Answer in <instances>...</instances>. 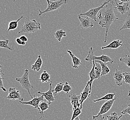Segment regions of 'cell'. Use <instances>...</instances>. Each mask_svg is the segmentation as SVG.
Wrapping results in <instances>:
<instances>
[{"label": "cell", "mask_w": 130, "mask_h": 120, "mask_svg": "<svg viewBox=\"0 0 130 120\" xmlns=\"http://www.w3.org/2000/svg\"><path fill=\"white\" fill-rule=\"evenodd\" d=\"M114 5L113 0H111L109 3L107 4L106 7V11L104 15H102V12L100 11V14L98 18L99 19V25L102 27L106 28L105 39L104 43H106L107 40L108 33L109 30L110 26L113 23L115 22L118 20H122L116 17L114 12Z\"/></svg>", "instance_id": "6da1fadb"}, {"label": "cell", "mask_w": 130, "mask_h": 120, "mask_svg": "<svg viewBox=\"0 0 130 120\" xmlns=\"http://www.w3.org/2000/svg\"><path fill=\"white\" fill-rule=\"evenodd\" d=\"M41 29V24L35 20H30V18L27 16L25 19V22L22 26L21 29L18 32V34H20L23 33H31L36 32L38 30Z\"/></svg>", "instance_id": "7a4b0ae2"}, {"label": "cell", "mask_w": 130, "mask_h": 120, "mask_svg": "<svg viewBox=\"0 0 130 120\" xmlns=\"http://www.w3.org/2000/svg\"><path fill=\"white\" fill-rule=\"evenodd\" d=\"M29 73L30 72L29 70L28 69H26L24 71V73L22 76L21 78H16V80L18 82H20V85H21L22 88L27 91L29 94L30 96V98L32 99L33 98H32V96L31 95L30 90H33V87L30 84L29 80Z\"/></svg>", "instance_id": "3957f363"}, {"label": "cell", "mask_w": 130, "mask_h": 120, "mask_svg": "<svg viewBox=\"0 0 130 120\" xmlns=\"http://www.w3.org/2000/svg\"><path fill=\"white\" fill-rule=\"evenodd\" d=\"M47 2L48 3V7L46 9L43 11L39 9V13L38 15L39 16L45 13L53 12L59 9L65 4H67L68 3V0H54L53 1L47 0Z\"/></svg>", "instance_id": "277c9868"}, {"label": "cell", "mask_w": 130, "mask_h": 120, "mask_svg": "<svg viewBox=\"0 0 130 120\" xmlns=\"http://www.w3.org/2000/svg\"><path fill=\"white\" fill-rule=\"evenodd\" d=\"M111 0H106L103 3V4L98 7L97 8H92L87 12L85 13H81L78 15V16H85L88 17L90 18L91 19H92L95 21H97V14L100 10L104 8H106L107 4L109 3Z\"/></svg>", "instance_id": "5b68a950"}, {"label": "cell", "mask_w": 130, "mask_h": 120, "mask_svg": "<svg viewBox=\"0 0 130 120\" xmlns=\"http://www.w3.org/2000/svg\"><path fill=\"white\" fill-rule=\"evenodd\" d=\"M85 60L86 61H90L92 62L93 60H98L103 62V63H113L114 62V60L111 59V58L108 55H103L99 56H95L94 55V52L93 50V48L91 47L90 50L89 51V54L86 57Z\"/></svg>", "instance_id": "8992f818"}, {"label": "cell", "mask_w": 130, "mask_h": 120, "mask_svg": "<svg viewBox=\"0 0 130 120\" xmlns=\"http://www.w3.org/2000/svg\"><path fill=\"white\" fill-rule=\"evenodd\" d=\"M8 95L6 97L8 99L10 100H17L18 99L20 101H23L24 99L22 98L20 91L17 90L15 88L11 87L8 90Z\"/></svg>", "instance_id": "52a82bcc"}, {"label": "cell", "mask_w": 130, "mask_h": 120, "mask_svg": "<svg viewBox=\"0 0 130 120\" xmlns=\"http://www.w3.org/2000/svg\"><path fill=\"white\" fill-rule=\"evenodd\" d=\"M50 89L48 91L46 92H41L40 91L38 92V93L39 94H41L43 96L44 98H45V99L47 100L48 102L50 104H51L55 100V96L53 95V92H54V90L52 89V82H50Z\"/></svg>", "instance_id": "ba28073f"}, {"label": "cell", "mask_w": 130, "mask_h": 120, "mask_svg": "<svg viewBox=\"0 0 130 120\" xmlns=\"http://www.w3.org/2000/svg\"><path fill=\"white\" fill-rule=\"evenodd\" d=\"M68 97L69 98L70 102L72 105V111H74L77 108L81 107L80 103L81 95L78 96L75 93H72V94L69 95Z\"/></svg>", "instance_id": "9c48e42d"}, {"label": "cell", "mask_w": 130, "mask_h": 120, "mask_svg": "<svg viewBox=\"0 0 130 120\" xmlns=\"http://www.w3.org/2000/svg\"><path fill=\"white\" fill-rule=\"evenodd\" d=\"M115 1L116 3V6L114 7V9L117 10L121 14H125V13H127L130 10V6L129 3H123L120 2L119 3H118L116 0Z\"/></svg>", "instance_id": "30bf717a"}, {"label": "cell", "mask_w": 130, "mask_h": 120, "mask_svg": "<svg viewBox=\"0 0 130 120\" xmlns=\"http://www.w3.org/2000/svg\"><path fill=\"white\" fill-rule=\"evenodd\" d=\"M44 97L43 95L41 96L40 97H36L34 95V98L30 101H29L27 102H23V101H20V102L21 103L24 104H27V105H30L32 106L33 107L35 108L36 109H39V105L40 104L41 102L43 101Z\"/></svg>", "instance_id": "8fae6325"}, {"label": "cell", "mask_w": 130, "mask_h": 120, "mask_svg": "<svg viewBox=\"0 0 130 120\" xmlns=\"http://www.w3.org/2000/svg\"><path fill=\"white\" fill-rule=\"evenodd\" d=\"M78 19L80 22V26L82 29H88L93 27L94 25L92 22L90 20V18L85 16L83 17L82 16H78Z\"/></svg>", "instance_id": "7c38bea8"}, {"label": "cell", "mask_w": 130, "mask_h": 120, "mask_svg": "<svg viewBox=\"0 0 130 120\" xmlns=\"http://www.w3.org/2000/svg\"><path fill=\"white\" fill-rule=\"evenodd\" d=\"M116 98H114L112 100H109V101H107L101 108L100 111L98 113V114L101 115H103V114H106V113L108 112L111 110V108L113 106V104L115 102Z\"/></svg>", "instance_id": "4fadbf2b"}, {"label": "cell", "mask_w": 130, "mask_h": 120, "mask_svg": "<svg viewBox=\"0 0 130 120\" xmlns=\"http://www.w3.org/2000/svg\"><path fill=\"white\" fill-rule=\"evenodd\" d=\"M93 63L92 68L91 70H90V73H89V75L90 78V80L89 81H88L87 83H86V85L85 86H89L90 87V92H91V90H92V83L95 80L97 79V76L95 73V60H93L92 61Z\"/></svg>", "instance_id": "5bb4252c"}, {"label": "cell", "mask_w": 130, "mask_h": 120, "mask_svg": "<svg viewBox=\"0 0 130 120\" xmlns=\"http://www.w3.org/2000/svg\"><path fill=\"white\" fill-rule=\"evenodd\" d=\"M91 92H90V87L89 86H85V89L81 93V99H80V103L81 106L82 108L83 103L87 99L90 98Z\"/></svg>", "instance_id": "9a60e30c"}, {"label": "cell", "mask_w": 130, "mask_h": 120, "mask_svg": "<svg viewBox=\"0 0 130 120\" xmlns=\"http://www.w3.org/2000/svg\"><path fill=\"white\" fill-rule=\"evenodd\" d=\"M113 77L115 79V82L118 86H121L123 84V80L124 79L123 73L120 70L116 69L115 73L113 74Z\"/></svg>", "instance_id": "2e32d148"}, {"label": "cell", "mask_w": 130, "mask_h": 120, "mask_svg": "<svg viewBox=\"0 0 130 120\" xmlns=\"http://www.w3.org/2000/svg\"><path fill=\"white\" fill-rule=\"evenodd\" d=\"M67 52L69 54L70 56L72 57V61H73V64H72V67L74 68H78L79 66L82 64V61L79 59L78 57H77L76 55L72 52L71 50H67Z\"/></svg>", "instance_id": "e0dca14e"}, {"label": "cell", "mask_w": 130, "mask_h": 120, "mask_svg": "<svg viewBox=\"0 0 130 120\" xmlns=\"http://www.w3.org/2000/svg\"><path fill=\"white\" fill-rule=\"evenodd\" d=\"M123 43L122 41L120 40H113L108 45L106 46H103L101 48L102 50H104L106 49H117L120 46H123Z\"/></svg>", "instance_id": "ac0fdd59"}, {"label": "cell", "mask_w": 130, "mask_h": 120, "mask_svg": "<svg viewBox=\"0 0 130 120\" xmlns=\"http://www.w3.org/2000/svg\"><path fill=\"white\" fill-rule=\"evenodd\" d=\"M50 104L48 102H41L40 104L39 105V114L40 115V118L39 120L42 119V118L44 117V111L45 110H48L49 108V105Z\"/></svg>", "instance_id": "d6986e66"}, {"label": "cell", "mask_w": 130, "mask_h": 120, "mask_svg": "<svg viewBox=\"0 0 130 120\" xmlns=\"http://www.w3.org/2000/svg\"><path fill=\"white\" fill-rule=\"evenodd\" d=\"M43 61L41 55L38 56V59L36 62L31 66V69L35 71H39L43 65Z\"/></svg>", "instance_id": "ffe728a7"}, {"label": "cell", "mask_w": 130, "mask_h": 120, "mask_svg": "<svg viewBox=\"0 0 130 120\" xmlns=\"http://www.w3.org/2000/svg\"><path fill=\"white\" fill-rule=\"evenodd\" d=\"M95 63H99L100 65L101 66V67H102V74H101V76H103V75H107L110 72V69L107 66V63H103V62H102L101 61H98V60H95Z\"/></svg>", "instance_id": "44dd1931"}, {"label": "cell", "mask_w": 130, "mask_h": 120, "mask_svg": "<svg viewBox=\"0 0 130 120\" xmlns=\"http://www.w3.org/2000/svg\"><path fill=\"white\" fill-rule=\"evenodd\" d=\"M23 16H22L20 17L18 20H16V21L15 20L12 21L9 23L7 32L8 33L10 31L16 30L18 26V23L22 19H23Z\"/></svg>", "instance_id": "7402d4cb"}, {"label": "cell", "mask_w": 130, "mask_h": 120, "mask_svg": "<svg viewBox=\"0 0 130 120\" xmlns=\"http://www.w3.org/2000/svg\"><path fill=\"white\" fill-rule=\"evenodd\" d=\"M42 83H47L48 81H51L50 80V75L46 71H43V73L40 75L39 79L38 80Z\"/></svg>", "instance_id": "603a6c76"}, {"label": "cell", "mask_w": 130, "mask_h": 120, "mask_svg": "<svg viewBox=\"0 0 130 120\" xmlns=\"http://www.w3.org/2000/svg\"><path fill=\"white\" fill-rule=\"evenodd\" d=\"M55 39H57L58 41L60 42L63 37H67V33L63 29L58 30L55 33Z\"/></svg>", "instance_id": "cb8c5ba5"}, {"label": "cell", "mask_w": 130, "mask_h": 120, "mask_svg": "<svg viewBox=\"0 0 130 120\" xmlns=\"http://www.w3.org/2000/svg\"><path fill=\"white\" fill-rule=\"evenodd\" d=\"M115 93H108L106 94V95L103 96L102 98H98V99L93 100L94 102H97L99 101H101L102 100H107V101H109V100H112L113 99L115 98Z\"/></svg>", "instance_id": "d4e9b609"}, {"label": "cell", "mask_w": 130, "mask_h": 120, "mask_svg": "<svg viewBox=\"0 0 130 120\" xmlns=\"http://www.w3.org/2000/svg\"><path fill=\"white\" fill-rule=\"evenodd\" d=\"M95 73L97 76V79L100 80L101 79V74L102 72V68L99 63H95Z\"/></svg>", "instance_id": "484cf974"}, {"label": "cell", "mask_w": 130, "mask_h": 120, "mask_svg": "<svg viewBox=\"0 0 130 120\" xmlns=\"http://www.w3.org/2000/svg\"><path fill=\"white\" fill-rule=\"evenodd\" d=\"M9 41L8 39H6L4 40H0V47L3 48L7 49L9 50H14L13 48H12L8 46Z\"/></svg>", "instance_id": "4316f807"}, {"label": "cell", "mask_w": 130, "mask_h": 120, "mask_svg": "<svg viewBox=\"0 0 130 120\" xmlns=\"http://www.w3.org/2000/svg\"><path fill=\"white\" fill-rule=\"evenodd\" d=\"M130 29V13H129L128 14L126 20L124 23L122 27L120 29V30H124V29Z\"/></svg>", "instance_id": "83f0119b"}, {"label": "cell", "mask_w": 130, "mask_h": 120, "mask_svg": "<svg viewBox=\"0 0 130 120\" xmlns=\"http://www.w3.org/2000/svg\"><path fill=\"white\" fill-rule=\"evenodd\" d=\"M123 115L119 116L118 115L117 113L115 112L112 113V114L110 115H107V119L106 120H120V119L123 116Z\"/></svg>", "instance_id": "f1b7e54d"}, {"label": "cell", "mask_w": 130, "mask_h": 120, "mask_svg": "<svg viewBox=\"0 0 130 120\" xmlns=\"http://www.w3.org/2000/svg\"><path fill=\"white\" fill-rule=\"evenodd\" d=\"M82 108L79 107L73 111V115L71 120H74L76 118L78 117V116L82 113Z\"/></svg>", "instance_id": "f546056e"}, {"label": "cell", "mask_w": 130, "mask_h": 120, "mask_svg": "<svg viewBox=\"0 0 130 120\" xmlns=\"http://www.w3.org/2000/svg\"><path fill=\"white\" fill-rule=\"evenodd\" d=\"M64 83L63 82L57 84V85L55 86V89H54V92H55V96H56L58 93H60L63 89V87H64Z\"/></svg>", "instance_id": "4dcf8cb0"}, {"label": "cell", "mask_w": 130, "mask_h": 120, "mask_svg": "<svg viewBox=\"0 0 130 120\" xmlns=\"http://www.w3.org/2000/svg\"><path fill=\"white\" fill-rule=\"evenodd\" d=\"M120 61L121 62L125 63L128 68H130V56L129 55H126L124 57H121L120 58Z\"/></svg>", "instance_id": "1f68e13d"}, {"label": "cell", "mask_w": 130, "mask_h": 120, "mask_svg": "<svg viewBox=\"0 0 130 120\" xmlns=\"http://www.w3.org/2000/svg\"><path fill=\"white\" fill-rule=\"evenodd\" d=\"M72 90V88L71 87V85H69L68 82H66L64 84L63 91L66 93L67 94H68Z\"/></svg>", "instance_id": "d6a6232c"}, {"label": "cell", "mask_w": 130, "mask_h": 120, "mask_svg": "<svg viewBox=\"0 0 130 120\" xmlns=\"http://www.w3.org/2000/svg\"><path fill=\"white\" fill-rule=\"evenodd\" d=\"M123 76L124 80H125V83L128 84L130 85V73L125 72L123 73Z\"/></svg>", "instance_id": "836d02e7"}, {"label": "cell", "mask_w": 130, "mask_h": 120, "mask_svg": "<svg viewBox=\"0 0 130 120\" xmlns=\"http://www.w3.org/2000/svg\"><path fill=\"white\" fill-rule=\"evenodd\" d=\"M92 118L93 120H103L105 119L104 116H103V115L99 114L96 115H93Z\"/></svg>", "instance_id": "e575fe53"}, {"label": "cell", "mask_w": 130, "mask_h": 120, "mask_svg": "<svg viewBox=\"0 0 130 120\" xmlns=\"http://www.w3.org/2000/svg\"><path fill=\"white\" fill-rule=\"evenodd\" d=\"M121 113L122 115H125L126 114H128L130 115V104L128 105L127 108H125V109L123 110L122 111H121Z\"/></svg>", "instance_id": "d590c367"}, {"label": "cell", "mask_w": 130, "mask_h": 120, "mask_svg": "<svg viewBox=\"0 0 130 120\" xmlns=\"http://www.w3.org/2000/svg\"><path fill=\"white\" fill-rule=\"evenodd\" d=\"M0 76H1V79H0V80H1V85H0V88L2 89V90L4 91V92H6L7 90L4 87V84H3V79H4V78H2V74H0Z\"/></svg>", "instance_id": "8d00e7d4"}, {"label": "cell", "mask_w": 130, "mask_h": 120, "mask_svg": "<svg viewBox=\"0 0 130 120\" xmlns=\"http://www.w3.org/2000/svg\"><path fill=\"white\" fill-rule=\"evenodd\" d=\"M20 39L22 40V41H24V42H27L28 41V38L25 36V35H22L21 36H20Z\"/></svg>", "instance_id": "74e56055"}, {"label": "cell", "mask_w": 130, "mask_h": 120, "mask_svg": "<svg viewBox=\"0 0 130 120\" xmlns=\"http://www.w3.org/2000/svg\"><path fill=\"white\" fill-rule=\"evenodd\" d=\"M15 41H16V42L18 44H19V45H21L22 41L21 40L20 38H17L16 39Z\"/></svg>", "instance_id": "f35d334b"}, {"label": "cell", "mask_w": 130, "mask_h": 120, "mask_svg": "<svg viewBox=\"0 0 130 120\" xmlns=\"http://www.w3.org/2000/svg\"><path fill=\"white\" fill-rule=\"evenodd\" d=\"M119 1H120L121 2L123 3H129L130 1V0H119Z\"/></svg>", "instance_id": "ab89813d"}, {"label": "cell", "mask_w": 130, "mask_h": 120, "mask_svg": "<svg viewBox=\"0 0 130 120\" xmlns=\"http://www.w3.org/2000/svg\"><path fill=\"white\" fill-rule=\"evenodd\" d=\"M25 43H26V42H24V41H22V43H21V45H25Z\"/></svg>", "instance_id": "60d3db41"}, {"label": "cell", "mask_w": 130, "mask_h": 120, "mask_svg": "<svg viewBox=\"0 0 130 120\" xmlns=\"http://www.w3.org/2000/svg\"><path fill=\"white\" fill-rule=\"evenodd\" d=\"M80 120V119H79V117H78L76 118V119H75V120Z\"/></svg>", "instance_id": "b9f144b4"}, {"label": "cell", "mask_w": 130, "mask_h": 120, "mask_svg": "<svg viewBox=\"0 0 130 120\" xmlns=\"http://www.w3.org/2000/svg\"><path fill=\"white\" fill-rule=\"evenodd\" d=\"M128 97H130V91L129 92V93H128Z\"/></svg>", "instance_id": "7bdbcfd3"}, {"label": "cell", "mask_w": 130, "mask_h": 120, "mask_svg": "<svg viewBox=\"0 0 130 120\" xmlns=\"http://www.w3.org/2000/svg\"><path fill=\"white\" fill-rule=\"evenodd\" d=\"M16 1V0H13V2H15Z\"/></svg>", "instance_id": "ee69618b"}]
</instances>
